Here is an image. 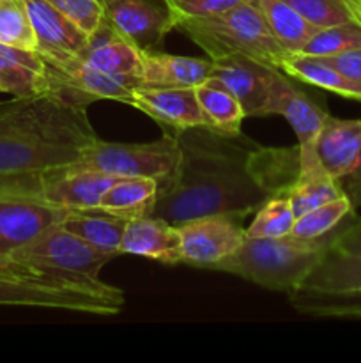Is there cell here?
<instances>
[{
    "label": "cell",
    "instance_id": "obj_18",
    "mask_svg": "<svg viewBox=\"0 0 361 363\" xmlns=\"http://www.w3.org/2000/svg\"><path fill=\"white\" fill-rule=\"evenodd\" d=\"M214 62L198 57L172 55L166 52L144 53L142 87L195 89L212 77Z\"/></svg>",
    "mask_w": 361,
    "mask_h": 363
},
{
    "label": "cell",
    "instance_id": "obj_23",
    "mask_svg": "<svg viewBox=\"0 0 361 363\" xmlns=\"http://www.w3.org/2000/svg\"><path fill=\"white\" fill-rule=\"evenodd\" d=\"M280 69L290 78L315 85L319 89L338 94L342 98L361 101V85L343 77L338 69L326 62L321 57L304 55V53H287L282 59Z\"/></svg>",
    "mask_w": 361,
    "mask_h": 363
},
{
    "label": "cell",
    "instance_id": "obj_12",
    "mask_svg": "<svg viewBox=\"0 0 361 363\" xmlns=\"http://www.w3.org/2000/svg\"><path fill=\"white\" fill-rule=\"evenodd\" d=\"M35 34V52L48 64H62L76 59L88 45L85 34L69 18L46 0H25Z\"/></svg>",
    "mask_w": 361,
    "mask_h": 363
},
{
    "label": "cell",
    "instance_id": "obj_11",
    "mask_svg": "<svg viewBox=\"0 0 361 363\" xmlns=\"http://www.w3.org/2000/svg\"><path fill=\"white\" fill-rule=\"evenodd\" d=\"M71 209L48 204L41 199H0V257L41 236L64 222Z\"/></svg>",
    "mask_w": 361,
    "mask_h": 363
},
{
    "label": "cell",
    "instance_id": "obj_37",
    "mask_svg": "<svg viewBox=\"0 0 361 363\" xmlns=\"http://www.w3.org/2000/svg\"><path fill=\"white\" fill-rule=\"evenodd\" d=\"M335 250L345 254H361V220H350L343 223L336 233L331 245Z\"/></svg>",
    "mask_w": 361,
    "mask_h": 363
},
{
    "label": "cell",
    "instance_id": "obj_6",
    "mask_svg": "<svg viewBox=\"0 0 361 363\" xmlns=\"http://www.w3.org/2000/svg\"><path fill=\"white\" fill-rule=\"evenodd\" d=\"M158 140L120 144L99 138L73 169H88L113 177H149L163 188L176 177L180 151L170 130L161 128Z\"/></svg>",
    "mask_w": 361,
    "mask_h": 363
},
{
    "label": "cell",
    "instance_id": "obj_10",
    "mask_svg": "<svg viewBox=\"0 0 361 363\" xmlns=\"http://www.w3.org/2000/svg\"><path fill=\"white\" fill-rule=\"evenodd\" d=\"M183 264L204 268L232 255L244 241L243 220L229 215H209L177 225Z\"/></svg>",
    "mask_w": 361,
    "mask_h": 363
},
{
    "label": "cell",
    "instance_id": "obj_33",
    "mask_svg": "<svg viewBox=\"0 0 361 363\" xmlns=\"http://www.w3.org/2000/svg\"><path fill=\"white\" fill-rule=\"evenodd\" d=\"M354 48H361V25L342 23L319 28L299 53L311 57H331Z\"/></svg>",
    "mask_w": 361,
    "mask_h": 363
},
{
    "label": "cell",
    "instance_id": "obj_25",
    "mask_svg": "<svg viewBox=\"0 0 361 363\" xmlns=\"http://www.w3.org/2000/svg\"><path fill=\"white\" fill-rule=\"evenodd\" d=\"M276 41L287 53H299L319 30L283 0H255Z\"/></svg>",
    "mask_w": 361,
    "mask_h": 363
},
{
    "label": "cell",
    "instance_id": "obj_27",
    "mask_svg": "<svg viewBox=\"0 0 361 363\" xmlns=\"http://www.w3.org/2000/svg\"><path fill=\"white\" fill-rule=\"evenodd\" d=\"M342 195L343 194L338 181L329 177L322 167L299 170L297 179L294 181L290 190L287 191V197H289L296 218L311 211V209L319 208V206L326 204V202L342 197Z\"/></svg>",
    "mask_w": 361,
    "mask_h": 363
},
{
    "label": "cell",
    "instance_id": "obj_20",
    "mask_svg": "<svg viewBox=\"0 0 361 363\" xmlns=\"http://www.w3.org/2000/svg\"><path fill=\"white\" fill-rule=\"evenodd\" d=\"M48 91V67L38 52L0 45V92L28 98Z\"/></svg>",
    "mask_w": 361,
    "mask_h": 363
},
{
    "label": "cell",
    "instance_id": "obj_19",
    "mask_svg": "<svg viewBox=\"0 0 361 363\" xmlns=\"http://www.w3.org/2000/svg\"><path fill=\"white\" fill-rule=\"evenodd\" d=\"M117 177L88 169H71L55 177L42 191V201L71 211H99L105 191Z\"/></svg>",
    "mask_w": 361,
    "mask_h": 363
},
{
    "label": "cell",
    "instance_id": "obj_16",
    "mask_svg": "<svg viewBox=\"0 0 361 363\" xmlns=\"http://www.w3.org/2000/svg\"><path fill=\"white\" fill-rule=\"evenodd\" d=\"M361 152V119H338L326 117L317 142L315 156L324 172L335 181L354 169Z\"/></svg>",
    "mask_w": 361,
    "mask_h": 363
},
{
    "label": "cell",
    "instance_id": "obj_32",
    "mask_svg": "<svg viewBox=\"0 0 361 363\" xmlns=\"http://www.w3.org/2000/svg\"><path fill=\"white\" fill-rule=\"evenodd\" d=\"M0 45L35 52V34L25 0H0Z\"/></svg>",
    "mask_w": 361,
    "mask_h": 363
},
{
    "label": "cell",
    "instance_id": "obj_38",
    "mask_svg": "<svg viewBox=\"0 0 361 363\" xmlns=\"http://www.w3.org/2000/svg\"><path fill=\"white\" fill-rule=\"evenodd\" d=\"M338 184L342 188V194L345 195L347 201L353 206L354 211L361 208V152L357 156L354 169L347 176H343L342 179H338Z\"/></svg>",
    "mask_w": 361,
    "mask_h": 363
},
{
    "label": "cell",
    "instance_id": "obj_17",
    "mask_svg": "<svg viewBox=\"0 0 361 363\" xmlns=\"http://www.w3.org/2000/svg\"><path fill=\"white\" fill-rule=\"evenodd\" d=\"M78 59L103 73L142 84L144 53L120 38L106 20H103L98 30L88 38L87 48L78 55Z\"/></svg>",
    "mask_w": 361,
    "mask_h": 363
},
{
    "label": "cell",
    "instance_id": "obj_14",
    "mask_svg": "<svg viewBox=\"0 0 361 363\" xmlns=\"http://www.w3.org/2000/svg\"><path fill=\"white\" fill-rule=\"evenodd\" d=\"M127 105L147 113L159 126L184 128L207 126L195 89L138 87Z\"/></svg>",
    "mask_w": 361,
    "mask_h": 363
},
{
    "label": "cell",
    "instance_id": "obj_9",
    "mask_svg": "<svg viewBox=\"0 0 361 363\" xmlns=\"http://www.w3.org/2000/svg\"><path fill=\"white\" fill-rule=\"evenodd\" d=\"M105 20L142 53L161 52L163 41L176 16L165 0H112L105 6Z\"/></svg>",
    "mask_w": 361,
    "mask_h": 363
},
{
    "label": "cell",
    "instance_id": "obj_8",
    "mask_svg": "<svg viewBox=\"0 0 361 363\" xmlns=\"http://www.w3.org/2000/svg\"><path fill=\"white\" fill-rule=\"evenodd\" d=\"M0 307H42L80 314L115 315L122 311L124 301L38 280L0 275Z\"/></svg>",
    "mask_w": 361,
    "mask_h": 363
},
{
    "label": "cell",
    "instance_id": "obj_15",
    "mask_svg": "<svg viewBox=\"0 0 361 363\" xmlns=\"http://www.w3.org/2000/svg\"><path fill=\"white\" fill-rule=\"evenodd\" d=\"M120 254L154 259L166 266L183 264L179 229L156 216L130 220L120 241Z\"/></svg>",
    "mask_w": 361,
    "mask_h": 363
},
{
    "label": "cell",
    "instance_id": "obj_39",
    "mask_svg": "<svg viewBox=\"0 0 361 363\" xmlns=\"http://www.w3.org/2000/svg\"><path fill=\"white\" fill-rule=\"evenodd\" d=\"M98 2H99V4H101V6H103V7H105V6H106V4H110V2H112V0H98Z\"/></svg>",
    "mask_w": 361,
    "mask_h": 363
},
{
    "label": "cell",
    "instance_id": "obj_7",
    "mask_svg": "<svg viewBox=\"0 0 361 363\" xmlns=\"http://www.w3.org/2000/svg\"><path fill=\"white\" fill-rule=\"evenodd\" d=\"M273 113L285 117L296 133L297 147H299V170L321 167L315 156V142H317L319 131L328 117V112L311 101L306 92L301 91L290 80L289 74L280 69L273 71L269 78L265 116H273Z\"/></svg>",
    "mask_w": 361,
    "mask_h": 363
},
{
    "label": "cell",
    "instance_id": "obj_24",
    "mask_svg": "<svg viewBox=\"0 0 361 363\" xmlns=\"http://www.w3.org/2000/svg\"><path fill=\"white\" fill-rule=\"evenodd\" d=\"M130 220L105 211H69L60 225L96 250L120 255V241Z\"/></svg>",
    "mask_w": 361,
    "mask_h": 363
},
{
    "label": "cell",
    "instance_id": "obj_13",
    "mask_svg": "<svg viewBox=\"0 0 361 363\" xmlns=\"http://www.w3.org/2000/svg\"><path fill=\"white\" fill-rule=\"evenodd\" d=\"M212 78L222 82L241 103L246 117H264L269 96V78L275 69L244 55L212 60Z\"/></svg>",
    "mask_w": 361,
    "mask_h": 363
},
{
    "label": "cell",
    "instance_id": "obj_3",
    "mask_svg": "<svg viewBox=\"0 0 361 363\" xmlns=\"http://www.w3.org/2000/svg\"><path fill=\"white\" fill-rule=\"evenodd\" d=\"M113 257L115 255L96 250L59 223L30 243L0 257V275L38 280L126 301L119 287L99 279L103 266Z\"/></svg>",
    "mask_w": 361,
    "mask_h": 363
},
{
    "label": "cell",
    "instance_id": "obj_2",
    "mask_svg": "<svg viewBox=\"0 0 361 363\" xmlns=\"http://www.w3.org/2000/svg\"><path fill=\"white\" fill-rule=\"evenodd\" d=\"M88 105L64 89L0 103V199H41L78 165L99 140Z\"/></svg>",
    "mask_w": 361,
    "mask_h": 363
},
{
    "label": "cell",
    "instance_id": "obj_31",
    "mask_svg": "<svg viewBox=\"0 0 361 363\" xmlns=\"http://www.w3.org/2000/svg\"><path fill=\"white\" fill-rule=\"evenodd\" d=\"M296 215L287 195L269 199L255 211L253 220L244 229L246 238H283L292 233Z\"/></svg>",
    "mask_w": 361,
    "mask_h": 363
},
{
    "label": "cell",
    "instance_id": "obj_29",
    "mask_svg": "<svg viewBox=\"0 0 361 363\" xmlns=\"http://www.w3.org/2000/svg\"><path fill=\"white\" fill-rule=\"evenodd\" d=\"M354 215V209L345 195L331 202L319 206L304 215L297 216L290 236L299 240H319L335 233L349 216Z\"/></svg>",
    "mask_w": 361,
    "mask_h": 363
},
{
    "label": "cell",
    "instance_id": "obj_30",
    "mask_svg": "<svg viewBox=\"0 0 361 363\" xmlns=\"http://www.w3.org/2000/svg\"><path fill=\"white\" fill-rule=\"evenodd\" d=\"M315 27L361 25V0H283Z\"/></svg>",
    "mask_w": 361,
    "mask_h": 363
},
{
    "label": "cell",
    "instance_id": "obj_35",
    "mask_svg": "<svg viewBox=\"0 0 361 363\" xmlns=\"http://www.w3.org/2000/svg\"><path fill=\"white\" fill-rule=\"evenodd\" d=\"M165 2L173 11L177 21L179 18L212 16V14L225 13L248 0H165Z\"/></svg>",
    "mask_w": 361,
    "mask_h": 363
},
{
    "label": "cell",
    "instance_id": "obj_28",
    "mask_svg": "<svg viewBox=\"0 0 361 363\" xmlns=\"http://www.w3.org/2000/svg\"><path fill=\"white\" fill-rule=\"evenodd\" d=\"M289 301L296 312L311 318L361 319V293H304L294 291Z\"/></svg>",
    "mask_w": 361,
    "mask_h": 363
},
{
    "label": "cell",
    "instance_id": "obj_26",
    "mask_svg": "<svg viewBox=\"0 0 361 363\" xmlns=\"http://www.w3.org/2000/svg\"><path fill=\"white\" fill-rule=\"evenodd\" d=\"M198 103L204 112L207 126L225 133H239L243 124L244 110L236 96L216 78H209L195 87Z\"/></svg>",
    "mask_w": 361,
    "mask_h": 363
},
{
    "label": "cell",
    "instance_id": "obj_21",
    "mask_svg": "<svg viewBox=\"0 0 361 363\" xmlns=\"http://www.w3.org/2000/svg\"><path fill=\"white\" fill-rule=\"evenodd\" d=\"M297 291L304 293H361V254L329 248Z\"/></svg>",
    "mask_w": 361,
    "mask_h": 363
},
{
    "label": "cell",
    "instance_id": "obj_34",
    "mask_svg": "<svg viewBox=\"0 0 361 363\" xmlns=\"http://www.w3.org/2000/svg\"><path fill=\"white\" fill-rule=\"evenodd\" d=\"M85 34L92 35L105 20V7L98 0H46Z\"/></svg>",
    "mask_w": 361,
    "mask_h": 363
},
{
    "label": "cell",
    "instance_id": "obj_36",
    "mask_svg": "<svg viewBox=\"0 0 361 363\" xmlns=\"http://www.w3.org/2000/svg\"><path fill=\"white\" fill-rule=\"evenodd\" d=\"M321 59L331 64L343 77H347L349 80L361 85V48L347 50V52L336 53V55L331 57H321Z\"/></svg>",
    "mask_w": 361,
    "mask_h": 363
},
{
    "label": "cell",
    "instance_id": "obj_22",
    "mask_svg": "<svg viewBox=\"0 0 361 363\" xmlns=\"http://www.w3.org/2000/svg\"><path fill=\"white\" fill-rule=\"evenodd\" d=\"M158 181L149 177H117L105 191L99 211L126 220L151 216L158 201Z\"/></svg>",
    "mask_w": 361,
    "mask_h": 363
},
{
    "label": "cell",
    "instance_id": "obj_1",
    "mask_svg": "<svg viewBox=\"0 0 361 363\" xmlns=\"http://www.w3.org/2000/svg\"><path fill=\"white\" fill-rule=\"evenodd\" d=\"M176 177L159 188L151 216L180 225L209 215L248 218L269 199L287 195L299 174V147H264L253 138L211 126L177 130Z\"/></svg>",
    "mask_w": 361,
    "mask_h": 363
},
{
    "label": "cell",
    "instance_id": "obj_5",
    "mask_svg": "<svg viewBox=\"0 0 361 363\" xmlns=\"http://www.w3.org/2000/svg\"><path fill=\"white\" fill-rule=\"evenodd\" d=\"M176 28L200 46L211 60L244 55L280 69L282 59L287 55L255 0L212 16L179 18Z\"/></svg>",
    "mask_w": 361,
    "mask_h": 363
},
{
    "label": "cell",
    "instance_id": "obj_4",
    "mask_svg": "<svg viewBox=\"0 0 361 363\" xmlns=\"http://www.w3.org/2000/svg\"><path fill=\"white\" fill-rule=\"evenodd\" d=\"M338 229L319 240H299L290 234L283 238L244 236L241 247L232 255L207 269L232 273L248 282L287 293L289 296L303 286L304 279L331 248Z\"/></svg>",
    "mask_w": 361,
    "mask_h": 363
}]
</instances>
